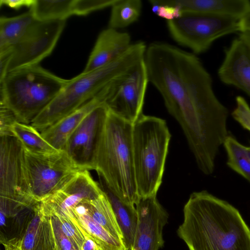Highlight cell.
Returning a JSON list of instances; mask_svg holds the SVG:
<instances>
[{
    "mask_svg": "<svg viewBox=\"0 0 250 250\" xmlns=\"http://www.w3.org/2000/svg\"><path fill=\"white\" fill-rule=\"evenodd\" d=\"M84 202L73 208V216L68 218L83 235L92 239L102 250H127L124 243L114 237L94 221Z\"/></svg>",
    "mask_w": 250,
    "mask_h": 250,
    "instance_id": "obj_20",
    "label": "cell"
},
{
    "mask_svg": "<svg viewBox=\"0 0 250 250\" xmlns=\"http://www.w3.org/2000/svg\"><path fill=\"white\" fill-rule=\"evenodd\" d=\"M141 0H117L111 6L108 27L125 28L139 18L142 9Z\"/></svg>",
    "mask_w": 250,
    "mask_h": 250,
    "instance_id": "obj_26",
    "label": "cell"
},
{
    "mask_svg": "<svg viewBox=\"0 0 250 250\" xmlns=\"http://www.w3.org/2000/svg\"><path fill=\"white\" fill-rule=\"evenodd\" d=\"M145 62L149 82L180 125L197 165L214 163L228 136L229 112L214 92L209 73L195 55L165 42L150 43Z\"/></svg>",
    "mask_w": 250,
    "mask_h": 250,
    "instance_id": "obj_1",
    "label": "cell"
},
{
    "mask_svg": "<svg viewBox=\"0 0 250 250\" xmlns=\"http://www.w3.org/2000/svg\"><path fill=\"white\" fill-rule=\"evenodd\" d=\"M103 193L99 183L93 179L89 170H83L39 205L50 216L56 213L69 218L73 216L72 209L76 206L96 198Z\"/></svg>",
    "mask_w": 250,
    "mask_h": 250,
    "instance_id": "obj_13",
    "label": "cell"
},
{
    "mask_svg": "<svg viewBox=\"0 0 250 250\" xmlns=\"http://www.w3.org/2000/svg\"><path fill=\"white\" fill-rule=\"evenodd\" d=\"M247 152L249 156V157L250 159V146H247Z\"/></svg>",
    "mask_w": 250,
    "mask_h": 250,
    "instance_id": "obj_38",
    "label": "cell"
},
{
    "mask_svg": "<svg viewBox=\"0 0 250 250\" xmlns=\"http://www.w3.org/2000/svg\"><path fill=\"white\" fill-rule=\"evenodd\" d=\"M133 124L109 110L95 156L94 170L125 203L139 199L132 146Z\"/></svg>",
    "mask_w": 250,
    "mask_h": 250,
    "instance_id": "obj_4",
    "label": "cell"
},
{
    "mask_svg": "<svg viewBox=\"0 0 250 250\" xmlns=\"http://www.w3.org/2000/svg\"><path fill=\"white\" fill-rule=\"evenodd\" d=\"M34 215L21 238L22 250H58L51 217L39 203L33 208Z\"/></svg>",
    "mask_w": 250,
    "mask_h": 250,
    "instance_id": "obj_18",
    "label": "cell"
},
{
    "mask_svg": "<svg viewBox=\"0 0 250 250\" xmlns=\"http://www.w3.org/2000/svg\"><path fill=\"white\" fill-rule=\"evenodd\" d=\"M171 135L165 120L142 114L133 124L134 169L140 197L157 195L162 182Z\"/></svg>",
    "mask_w": 250,
    "mask_h": 250,
    "instance_id": "obj_6",
    "label": "cell"
},
{
    "mask_svg": "<svg viewBox=\"0 0 250 250\" xmlns=\"http://www.w3.org/2000/svg\"><path fill=\"white\" fill-rule=\"evenodd\" d=\"M148 82L144 58L130 71L110 82L99 93L111 112L133 124L143 114Z\"/></svg>",
    "mask_w": 250,
    "mask_h": 250,
    "instance_id": "obj_10",
    "label": "cell"
},
{
    "mask_svg": "<svg viewBox=\"0 0 250 250\" xmlns=\"http://www.w3.org/2000/svg\"><path fill=\"white\" fill-rule=\"evenodd\" d=\"M146 46L143 42L132 43L112 62L68 80L55 98L33 120L31 125L42 132L93 99L110 82L127 73L144 59Z\"/></svg>",
    "mask_w": 250,
    "mask_h": 250,
    "instance_id": "obj_3",
    "label": "cell"
},
{
    "mask_svg": "<svg viewBox=\"0 0 250 250\" xmlns=\"http://www.w3.org/2000/svg\"><path fill=\"white\" fill-rule=\"evenodd\" d=\"M135 207L138 220L130 250H159L164 244L163 231L168 213L156 195L140 197Z\"/></svg>",
    "mask_w": 250,
    "mask_h": 250,
    "instance_id": "obj_14",
    "label": "cell"
},
{
    "mask_svg": "<svg viewBox=\"0 0 250 250\" xmlns=\"http://www.w3.org/2000/svg\"><path fill=\"white\" fill-rule=\"evenodd\" d=\"M51 217L58 250H78L63 232L58 217L53 214Z\"/></svg>",
    "mask_w": 250,
    "mask_h": 250,
    "instance_id": "obj_31",
    "label": "cell"
},
{
    "mask_svg": "<svg viewBox=\"0 0 250 250\" xmlns=\"http://www.w3.org/2000/svg\"><path fill=\"white\" fill-rule=\"evenodd\" d=\"M84 203L94 221L114 237L125 243L124 236L115 213L104 193L103 192L98 197L85 201Z\"/></svg>",
    "mask_w": 250,
    "mask_h": 250,
    "instance_id": "obj_23",
    "label": "cell"
},
{
    "mask_svg": "<svg viewBox=\"0 0 250 250\" xmlns=\"http://www.w3.org/2000/svg\"><path fill=\"white\" fill-rule=\"evenodd\" d=\"M240 19L184 11L178 18L167 21V26L171 37L178 44L200 54L218 38L241 32Z\"/></svg>",
    "mask_w": 250,
    "mask_h": 250,
    "instance_id": "obj_9",
    "label": "cell"
},
{
    "mask_svg": "<svg viewBox=\"0 0 250 250\" xmlns=\"http://www.w3.org/2000/svg\"><path fill=\"white\" fill-rule=\"evenodd\" d=\"M78 0H35L29 10L41 21L66 20L78 14Z\"/></svg>",
    "mask_w": 250,
    "mask_h": 250,
    "instance_id": "obj_24",
    "label": "cell"
},
{
    "mask_svg": "<svg viewBox=\"0 0 250 250\" xmlns=\"http://www.w3.org/2000/svg\"><path fill=\"white\" fill-rule=\"evenodd\" d=\"M218 74L223 83L239 88L250 97V52L239 38L225 51Z\"/></svg>",
    "mask_w": 250,
    "mask_h": 250,
    "instance_id": "obj_15",
    "label": "cell"
},
{
    "mask_svg": "<svg viewBox=\"0 0 250 250\" xmlns=\"http://www.w3.org/2000/svg\"><path fill=\"white\" fill-rule=\"evenodd\" d=\"M177 234L189 250H250V229L239 211L206 191L190 194Z\"/></svg>",
    "mask_w": 250,
    "mask_h": 250,
    "instance_id": "obj_2",
    "label": "cell"
},
{
    "mask_svg": "<svg viewBox=\"0 0 250 250\" xmlns=\"http://www.w3.org/2000/svg\"><path fill=\"white\" fill-rule=\"evenodd\" d=\"M68 81L39 64L13 70L0 80V104L10 109L18 121L31 124Z\"/></svg>",
    "mask_w": 250,
    "mask_h": 250,
    "instance_id": "obj_5",
    "label": "cell"
},
{
    "mask_svg": "<svg viewBox=\"0 0 250 250\" xmlns=\"http://www.w3.org/2000/svg\"><path fill=\"white\" fill-rule=\"evenodd\" d=\"M240 26L242 32L250 33V10L240 19Z\"/></svg>",
    "mask_w": 250,
    "mask_h": 250,
    "instance_id": "obj_35",
    "label": "cell"
},
{
    "mask_svg": "<svg viewBox=\"0 0 250 250\" xmlns=\"http://www.w3.org/2000/svg\"><path fill=\"white\" fill-rule=\"evenodd\" d=\"M224 146L228 155V166L250 182V159L247 146L229 135Z\"/></svg>",
    "mask_w": 250,
    "mask_h": 250,
    "instance_id": "obj_27",
    "label": "cell"
},
{
    "mask_svg": "<svg viewBox=\"0 0 250 250\" xmlns=\"http://www.w3.org/2000/svg\"><path fill=\"white\" fill-rule=\"evenodd\" d=\"M109 109L104 104L94 109L68 139L64 151L81 170L94 169L97 148Z\"/></svg>",
    "mask_w": 250,
    "mask_h": 250,
    "instance_id": "obj_12",
    "label": "cell"
},
{
    "mask_svg": "<svg viewBox=\"0 0 250 250\" xmlns=\"http://www.w3.org/2000/svg\"><path fill=\"white\" fill-rule=\"evenodd\" d=\"M236 106L232 115L244 128L250 132V107L245 99L242 96L236 98Z\"/></svg>",
    "mask_w": 250,
    "mask_h": 250,
    "instance_id": "obj_29",
    "label": "cell"
},
{
    "mask_svg": "<svg viewBox=\"0 0 250 250\" xmlns=\"http://www.w3.org/2000/svg\"><path fill=\"white\" fill-rule=\"evenodd\" d=\"M245 44L250 52V33L248 32H242L239 37Z\"/></svg>",
    "mask_w": 250,
    "mask_h": 250,
    "instance_id": "obj_37",
    "label": "cell"
},
{
    "mask_svg": "<svg viewBox=\"0 0 250 250\" xmlns=\"http://www.w3.org/2000/svg\"><path fill=\"white\" fill-rule=\"evenodd\" d=\"M131 37L126 32L108 27L99 35L83 73L100 68L117 59L130 46Z\"/></svg>",
    "mask_w": 250,
    "mask_h": 250,
    "instance_id": "obj_16",
    "label": "cell"
},
{
    "mask_svg": "<svg viewBox=\"0 0 250 250\" xmlns=\"http://www.w3.org/2000/svg\"><path fill=\"white\" fill-rule=\"evenodd\" d=\"M29 10L17 16L0 18V53L14 45L35 20Z\"/></svg>",
    "mask_w": 250,
    "mask_h": 250,
    "instance_id": "obj_25",
    "label": "cell"
},
{
    "mask_svg": "<svg viewBox=\"0 0 250 250\" xmlns=\"http://www.w3.org/2000/svg\"><path fill=\"white\" fill-rule=\"evenodd\" d=\"M103 104V99L99 93L79 108L42 130V136L55 148L63 151L68 139L85 118Z\"/></svg>",
    "mask_w": 250,
    "mask_h": 250,
    "instance_id": "obj_17",
    "label": "cell"
},
{
    "mask_svg": "<svg viewBox=\"0 0 250 250\" xmlns=\"http://www.w3.org/2000/svg\"><path fill=\"white\" fill-rule=\"evenodd\" d=\"M34 2L35 0H0V4L18 9L23 6L30 8Z\"/></svg>",
    "mask_w": 250,
    "mask_h": 250,
    "instance_id": "obj_33",
    "label": "cell"
},
{
    "mask_svg": "<svg viewBox=\"0 0 250 250\" xmlns=\"http://www.w3.org/2000/svg\"><path fill=\"white\" fill-rule=\"evenodd\" d=\"M65 21H41L35 18L19 40L0 53V79L13 70L39 64L53 51Z\"/></svg>",
    "mask_w": 250,
    "mask_h": 250,
    "instance_id": "obj_8",
    "label": "cell"
},
{
    "mask_svg": "<svg viewBox=\"0 0 250 250\" xmlns=\"http://www.w3.org/2000/svg\"><path fill=\"white\" fill-rule=\"evenodd\" d=\"M10 132L27 152L37 155H49L61 152L51 146L41 132L31 124L16 121L11 125Z\"/></svg>",
    "mask_w": 250,
    "mask_h": 250,
    "instance_id": "obj_22",
    "label": "cell"
},
{
    "mask_svg": "<svg viewBox=\"0 0 250 250\" xmlns=\"http://www.w3.org/2000/svg\"><path fill=\"white\" fill-rule=\"evenodd\" d=\"M100 186L108 199L122 231L127 250L132 247L138 220L137 212L134 205L123 201L107 185L100 175Z\"/></svg>",
    "mask_w": 250,
    "mask_h": 250,
    "instance_id": "obj_21",
    "label": "cell"
},
{
    "mask_svg": "<svg viewBox=\"0 0 250 250\" xmlns=\"http://www.w3.org/2000/svg\"><path fill=\"white\" fill-rule=\"evenodd\" d=\"M16 121L13 111L5 105L0 104V135L12 134L10 127Z\"/></svg>",
    "mask_w": 250,
    "mask_h": 250,
    "instance_id": "obj_32",
    "label": "cell"
},
{
    "mask_svg": "<svg viewBox=\"0 0 250 250\" xmlns=\"http://www.w3.org/2000/svg\"><path fill=\"white\" fill-rule=\"evenodd\" d=\"M97 250H102L100 248H99Z\"/></svg>",
    "mask_w": 250,
    "mask_h": 250,
    "instance_id": "obj_39",
    "label": "cell"
},
{
    "mask_svg": "<svg viewBox=\"0 0 250 250\" xmlns=\"http://www.w3.org/2000/svg\"><path fill=\"white\" fill-rule=\"evenodd\" d=\"M52 214L58 217L64 234L71 240L78 250H82L85 237L80 229L67 217L56 213Z\"/></svg>",
    "mask_w": 250,
    "mask_h": 250,
    "instance_id": "obj_28",
    "label": "cell"
},
{
    "mask_svg": "<svg viewBox=\"0 0 250 250\" xmlns=\"http://www.w3.org/2000/svg\"><path fill=\"white\" fill-rule=\"evenodd\" d=\"M24 151L30 191L37 204L60 189L83 170L63 151L49 155Z\"/></svg>",
    "mask_w": 250,
    "mask_h": 250,
    "instance_id": "obj_11",
    "label": "cell"
},
{
    "mask_svg": "<svg viewBox=\"0 0 250 250\" xmlns=\"http://www.w3.org/2000/svg\"><path fill=\"white\" fill-rule=\"evenodd\" d=\"M162 1L178 6L181 12H194L240 19L250 10V1L248 0H162Z\"/></svg>",
    "mask_w": 250,
    "mask_h": 250,
    "instance_id": "obj_19",
    "label": "cell"
},
{
    "mask_svg": "<svg viewBox=\"0 0 250 250\" xmlns=\"http://www.w3.org/2000/svg\"><path fill=\"white\" fill-rule=\"evenodd\" d=\"M84 236L85 241L82 250H97L98 249L99 247L92 239L86 235Z\"/></svg>",
    "mask_w": 250,
    "mask_h": 250,
    "instance_id": "obj_36",
    "label": "cell"
},
{
    "mask_svg": "<svg viewBox=\"0 0 250 250\" xmlns=\"http://www.w3.org/2000/svg\"><path fill=\"white\" fill-rule=\"evenodd\" d=\"M0 197L6 216L38 204L30 191L24 149L12 134L0 135Z\"/></svg>",
    "mask_w": 250,
    "mask_h": 250,
    "instance_id": "obj_7",
    "label": "cell"
},
{
    "mask_svg": "<svg viewBox=\"0 0 250 250\" xmlns=\"http://www.w3.org/2000/svg\"><path fill=\"white\" fill-rule=\"evenodd\" d=\"M152 12L167 21L172 20L180 16L182 12L177 6L164 3L162 0H150Z\"/></svg>",
    "mask_w": 250,
    "mask_h": 250,
    "instance_id": "obj_30",
    "label": "cell"
},
{
    "mask_svg": "<svg viewBox=\"0 0 250 250\" xmlns=\"http://www.w3.org/2000/svg\"><path fill=\"white\" fill-rule=\"evenodd\" d=\"M5 250H22L21 239H13L1 242Z\"/></svg>",
    "mask_w": 250,
    "mask_h": 250,
    "instance_id": "obj_34",
    "label": "cell"
}]
</instances>
